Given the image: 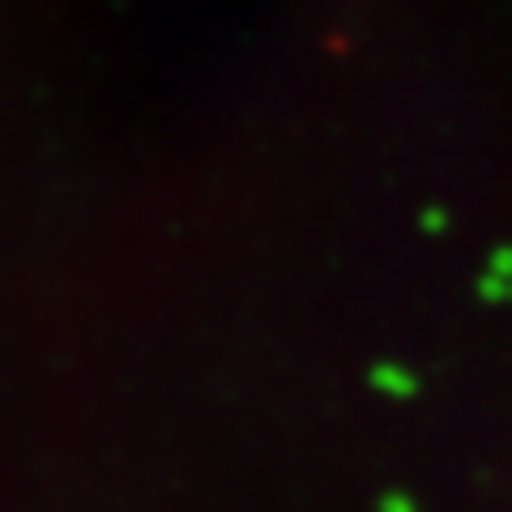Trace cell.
I'll return each instance as SVG.
<instances>
[{"mask_svg":"<svg viewBox=\"0 0 512 512\" xmlns=\"http://www.w3.org/2000/svg\"><path fill=\"white\" fill-rule=\"evenodd\" d=\"M423 222H427V231H444V227H448L444 210H427V214H423Z\"/></svg>","mask_w":512,"mask_h":512,"instance_id":"1","label":"cell"},{"mask_svg":"<svg viewBox=\"0 0 512 512\" xmlns=\"http://www.w3.org/2000/svg\"><path fill=\"white\" fill-rule=\"evenodd\" d=\"M495 274H512V252H500V256H495Z\"/></svg>","mask_w":512,"mask_h":512,"instance_id":"2","label":"cell"}]
</instances>
